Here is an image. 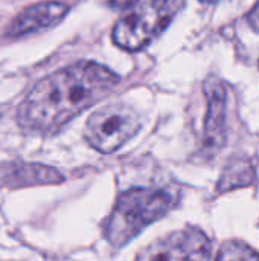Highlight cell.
I'll return each mask as SVG.
<instances>
[{
    "mask_svg": "<svg viewBox=\"0 0 259 261\" xmlns=\"http://www.w3.org/2000/svg\"><path fill=\"white\" fill-rule=\"evenodd\" d=\"M119 76L95 61H79L40 80L18 109V122L32 130L53 132L107 98Z\"/></svg>",
    "mask_w": 259,
    "mask_h": 261,
    "instance_id": "6da1fadb",
    "label": "cell"
},
{
    "mask_svg": "<svg viewBox=\"0 0 259 261\" xmlns=\"http://www.w3.org/2000/svg\"><path fill=\"white\" fill-rule=\"evenodd\" d=\"M177 197L169 190L133 188L122 193L107 225V240L121 248L137 237L145 228L166 216Z\"/></svg>",
    "mask_w": 259,
    "mask_h": 261,
    "instance_id": "7a4b0ae2",
    "label": "cell"
},
{
    "mask_svg": "<svg viewBox=\"0 0 259 261\" xmlns=\"http://www.w3.org/2000/svg\"><path fill=\"white\" fill-rule=\"evenodd\" d=\"M185 0H142L118 20L113 41L125 50H139L160 35L183 8Z\"/></svg>",
    "mask_w": 259,
    "mask_h": 261,
    "instance_id": "3957f363",
    "label": "cell"
},
{
    "mask_svg": "<svg viewBox=\"0 0 259 261\" xmlns=\"http://www.w3.org/2000/svg\"><path fill=\"white\" fill-rule=\"evenodd\" d=\"M140 130V118L130 106L108 104L93 112L84 128L87 142L101 153H113Z\"/></svg>",
    "mask_w": 259,
    "mask_h": 261,
    "instance_id": "277c9868",
    "label": "cell"
},
{
    "mask_svg": "<svg viewBox=\"0 0 259 261\" xmlns=\"http://www.w3.org/2000/svg\"><path fill=\"white\" fill-rule=\"evenodd\" d=\"M211 257V240L197 228L172 232L137 255L139 260H209Z\"/></svg>",
    "mask_w": 259,
    "mask_h": 261,
    "instance_id": "5b68a950",
    "label": "cell"
},
{
    "mask_svg": "<svg viewBox=\"0 0 259 261\" xmlns=\"http://www.w3.org/2000/svg\"><path fill=\"white\" fill-rule=\"evenodd\" d=\"M67 11H69V5L55 0L31 5L12 18V21L8 24L5 31V37L18 38L52 28L63 20Z\"/></svg>",
    "mask_w": 259,
    "mask_h": 261,
    "instance_id": "8992f818",
    "label": "cell"
},
{
    "mask_svg": "<svg viewBox=\"0 0 259 261\" xmlns=\"http://www.w3.org/2000/svg\"><path fill=\"white\" fill-rule=\"evenodd\" d=\"M205 93L208 98V112L205 118V144L211 150H217L226 142L227 95L224 86L214 78L206 81Z\"/></svg>",
    "mask_w": 259,
    "mask_h": 261,
    "instance_id": "52a82bcc",
    "label": "cell"
},
{
    "mask_svg": "<svg viewBox=\"0 0 259 261\" xmlns=\"http://www.w3.org/2000/svg\"><path fill=\"white\" fill-rule=\"evenodd\" d=\"M255 168L253 165L246 161V159H232L220 180H218V191L220 193H226V191H231V190H235V188H241V187H249L255 182Z\"/></svg>",
    "mask_w": 259,
    "mask_h": 261,
    "instance_id": "ba28073f",
    "label": "cell"
},
{
    "mask_svg": "<svg viewBox=\"0 0 259 261\" xmlns=\"http://www.w3.org/2000/svg\"><path fill=\"white\" fill-rule=\"evenodd\" d=\"M258 258L259 254L256 251H253L246 243L237 240L226 242L217 255V260H258Z\"/></svg>",
    "mask_w": 259,
    "mask_h": 261,
    "instance_id": "9c48e42d",
    "label": "cell"
},
{
    "mask_svg": "<svg viewBox=\"0 0 259 261\" xmlns=\"http://www.w3.org/2000/svg\"><path fill=\"white\" fill-rule=\"evenodd\" d=\"M247 21H249V24H250L255 31H258L259 32V2L255 5V8L249 12Z\"/></svg>",
    "mask_w": 259,
    "mask_h": 261,
    "instance_id": "30bf717a",
    "label": "cell"
},
{
    "mask_svg": "<svg viewBox=\"0 0 259 261\" xmlns=\"http://www.w3.org/2000/svg\"><path fill=\"white\" fill-rule=\"evenodd\" d=\"M136 3L137 0H110V6L114 9H130Z\"/></svg>",
    "mask_w": 259,
    "mask_h": 261,
    "instance_id": "8fae6325",
    "label": "cell"
},
{
    "mask_svg": "<svg viewBox=\"0 0 259 261\" xmlns=\"http://www.w3.org/2000/svg\"><path fill=\"white\" fill-rule=\"evenodd\" d=\"M202 2H206V3H212V2H217V0H202Z\"/></svg>",
    "mask_w": 259,
    "mask_h": 261,
    "instance_id": "7c38bea8",
    "label": "cell"
}]
</instances>
